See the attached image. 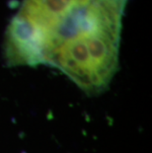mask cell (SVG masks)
Returning <instances> with one entry per match:
<instances>
[{
    "label": "cell",
    "instance_id": "6da1fadb",
    "mask_svg": "<svg viewBox=\"0 0 152 153\" xmlns=\"http://www.w3.org/2000/svg\"><path fill=\"white\" fill-rule=\"evenodd\" d=\"M128 0H88L41 38L39 65L56 68L80 90L98 95L119 67L122 22Z\"/></svg>",
    "mask_w": 152,
    "mask_h": 153
}]
</instances>
